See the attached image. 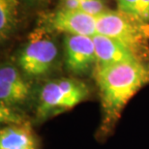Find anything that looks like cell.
Wrapping results in <instances>:
<instances>
[{"mask_svg":"<svg viewBox=\"0 0 149 149\" xmlns=\"http://www.w3.org/2000/svg\"><path fill=\"white\" fill-rule=\"evenodd\" d=\"M93 77L99 91L102 111L96 139L106 141L114 132L129 101L149 84V63L120 62L96 67Z\"/></svg>","mask_w":149,"mask_h":149,"instance_id":"cell-1","label":"cell"},{"mask_svg":"<svg viewBox=\"0 0 149 149\" xmlns=\"http://www.w3.org/2000/svg\"><path fill=\"white\" fill-rule=\"evenodd\" d=\"M22 0H0V40H9L17 32Z\"/></svg>","mask_w":149,"mask_h":149,"instance_id":"cell-10","label":"cell"},{"mask_svg":"<svg viewBox=\"0 0 149 149\" xmlns=\"http://www.w3.org/2000/svg\"><path fill=\"white\" fill-rule=\"evenodd\" d=\"M88 84L80 77H59L42 81L34 101V124L40 125L73 109L90 97Z\"/></svg>","mask_w":149,"mask_h":149,"instance_id":"cell-3","label":"cell"},{"mask_svg":"<svg viewBox=\"0 0 149 149\" xmlns=\"http://www.w3.org/2000/svg\"><path fill=\"white\" fill-rule=\"evenodd\" d=\"M97 33L119 41L141 62L149 63V23L117 9H109L97 17Z\"/></svg>","mask_w":149,"mask_h":149,"instance_id":"cell-4","label":"cell"},{"mask_svg":"<svg viewBox=\"0 0 149 149\" xmlns=\"http://www.w3.org/2000/svg\"><path fill=\"white\" fill-rule=\"evenodd\" d=\"M57 7L81 11L96 17L109 10L105 0H58Z\"/></svg>","mask_w":149,"mask_h":149,"instance_id":"cell-11","label":"cell"},{"mask_svg":"<svg viewBox=\"0 0 149 149\" xmlns=\"http://www.w3.org/2000/svg\"><path fill=\"white\" fill-rule=\"evenodd\" d=\"M92 39L97 57L96 67L107 66L120 62H141L128 47L115 39L100 33L92 36Z\"/></svg>","mask_w":149,"mask_h":149,"instance_id":"cell-8","label":"cell"},{"mask_svg":"<svg viewBox=\"0 0 149 149\" xmlns=\"http://www.w3.org/2000/svg\"><path fill=\"white\" fill-rule=\"evenodd\" d=\"M63 65L71 76L84 77L93 76L97 66L95 46L91 36L64 35Z\"/></svg>","mask_w":149,"mask_h":149,"instance_id":"cell-7","label":"cell"},{"mask_svg":"<svg viewBox=\"0 0 149 149\" xmlns=\"http://www.w3.org/2000/svg\"><path fill=\"white\" fill-rule=\"evenodd\" d=\"M34 82L28 79L14 61L0 66V107L23 112L35 101Z\"/></svg>","mask_w":149,"mask_h":149,"instance_id":"cell-5","label":"cell"},{"mask_svg":"<svg viewBox=\"0 0 149 149\" xmlns=\"http://www.w3.org/2000/svg\"><path fill=\"white\" fill-rule=\"evenodd\" d=\"M39 27L54 34L92 37L97 34V17L81 11L57 7L52 12L42 14Z\"/></svg>","mask_w":149,"mask_h":149,"instance_id":"cell-6","label":"cell"},{"mask_svg":"<svg viewBox=\"0 0 149 149\" xmlns=\"http://www.w3.org/2000/svg\"><path fill=\"white\" fill-rule=\"evenodd\" d=\"M50 0H22V4L24 7L31 9V10H38L43 9L45 6L49 3Z\"/></svg>","mask_w":149,"mask_h":149,"instance_id":"cell-14","label":"cell"},{"mask_svg":"<svg viewBox=\"0 0 149 149\" xmlns=\"http://www.w3.org/2000/svg\"><path fill=\"white\" fill-rule=\"evenodd\" d=\"M130 15L141 22L149 23V0H139Z\"/></svg>","mask_w":149,"mask_h":149,"instance_id":"cell-12","label":"cell"},{"mask_svg":"<svg viewBox=\"0 0 149 149\" xmlns=\"http://www.w3.org/2000/svg\"><path fill=\"white\" fill-rule=\"evenodd\" d=\"M55 35L38 26L16 52L14 63L31 81L42 82L60 70L63 47Z\"/></svg>","mask_w":149,"mask_h":149,"instance_id":"cell-2","label":"cell"},{"mask_svg":"<svg viewBox=\"0 0 149 149\" xmlns=\"http://www.w3.org/2000/svg\"><path fill=\"white\" fill-rule=\"evenodd\" d=\"M117 10L124 13L131 14L139 0H114Z\"/></svg>","mask_w":149,"mask_h":149,"instance_id":"cell-13","label":"cell"},{"mask_svg":"<svg viewBox=\"0 0 149 149\" xmlns=\"http://www.w3.org/2000/svg\"><path fill=\"white\" fill-rule=\"evenodd\" d=\"M0 149H41L30 123L5 124L0 130Z\"/></svg>","mask_w":149,"mask_h":149,"instance_id":"cell-9","label":"cell"}]
</instances>
